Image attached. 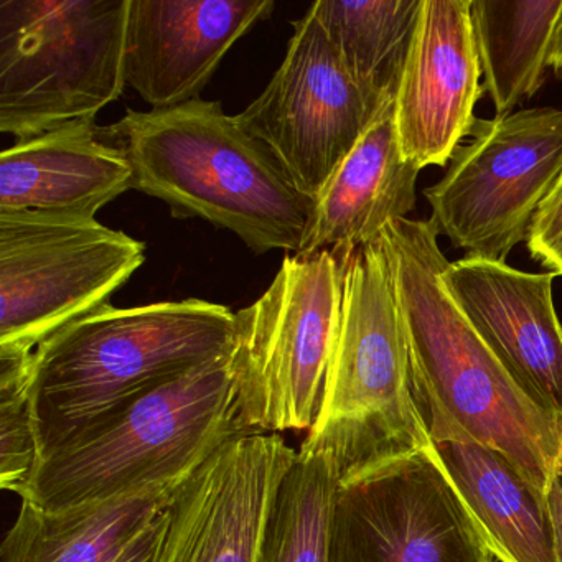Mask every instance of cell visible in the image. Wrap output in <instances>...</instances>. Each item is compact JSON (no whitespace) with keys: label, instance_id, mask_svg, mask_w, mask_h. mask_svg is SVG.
Returning <instances> with one entry per match:
<instances>
[{"label":"cell","instance_id":"5bb4252c","mask_svg":"<svg viewBox=\"0 0 562 562\" xmlns=\"http://www.w3.org/2000/svg\"><path fill=\"white\" fill-rule=\"evenodd\" d=\"M272 0H130L124 75L153 110L200 98L233 45Z\"/></svg>","mask_w":562,"mask_h":562},{"label":"cell","instance_id":"8fae6325","mask_svg":"<svg viewBox=\"0 0 562 562\" xmlns=\"http://www.w3.org/2000/svg\"><path fill=\"white\" fill-rule=\"evenodd\" d=\"M330 562H495L432 446L338 482Z\"/></svg>","mask_w":562,"mask_h":562},{"label":"cell","instance_id":"ac0fdd59","mask_svg":"<svg viewBox=\"0 0 562 562\" xmlns=\"http://www.w3.org/2000/svg\"><path fill=\"white\" fill-rule=\"evenodd\" d=\"M499 562H559L548 496L502 453L472 440L430 442Z\"/></svg>","mask_w":562,"mask_h":562},{"label":"cell","instance_id":"d6986e66","mask_svg":"<svg viewBox=\"0 0 562 562\" xmlns=\"http://www.w3.org/2000/svg\"><path fill=\"white\" fill-rule=\"evenodd\" d=\"M176 486H153L64 512H47L22 502L18 519L2 542V561L117 562L156 518Z\"/></svg>","mask_w":562,"mask_h":562},{"label":"cell","instance_id":"484cf974","mask_svg":"<svg viewBox=\"0 0 562 562\" xmlns=\"http://www.w3.org/2000/svg\"><path fill=\"white\" fill-rule=\"evenodd\" d=\"M549 512H551L552 528H554L555 551L559 562H562V479L559 476L552 483L548 493Z\"/></svg>","mask_w":562,"mask_h":562},{"label":"cell","instance_id":"7c38bea8","mask_svg":"<svg viewBox=\"0 0 562 562\" xmlns=\"http://www.w3.org/2000/svg\"><path fill=\"white\" fill-rule=\"evenodd\" d=\"M297 450L276 432L245 430L170 493L149 562H256L266 522Z\"/></svg>","mask_w":562,"mask_h":562},{"label":"cell","instance_id":"ffe728a7","mask_svg":"<svg viewBox=\"0 0 562 562\" xmlns=\"http://www.w3.org/2000/svg\"><path fill=\"white\" fill-rule=\"evenodd\" d=\"M562 0H470L483 91L496 116L531 100L546 80Z\"/></svg>","mask_w":562,"mask_h":562},{"label":"cell","instance_id":"9c48e42d","mask_svg":"<svg viewBox=\"0 0 562 562\" xmlns=\"http://www.w3.org/2000/svg\"><path fill=\"white\" fill-rule=\"evenodd\" d=\"M470 136L424 195L439 232L467 258L505 262L561 180L562 110L476 120Z\"/></svg>","mask_w":562,"mask_h":562},{"label":"cell","instance_id":"ba28073f","mask_svg":"<svg viewBox=\"0 0 562 562\" xmlns=\"http://www.w3.org/2000/svg\"><path fill=\"white\" fill-rule=\"evenodd\" d=\"M144 261V243L97 218L0 212V351L34 353L110 304Z\"/></svg>","mask_w":562,"mask_h":562},{"label":"cell","instance_id":"5b68a950","mask_svg":"<svg viewBox=\"0 0 562 562\" xmlns=\"http://www.w3.org/2000/svg\"><path fill=\"white\" fill-rule=\"evenodd\" d=\"M429 446L390 265L380 241L370 243L345 268L324 400L301 447L324 453L347 480Z\"/></svg>","mask_w":562,"mask_h":562},{"label":"cell","instance_id":"7402d4cb","mask_svg":"<svg viewBox=\"0 0 562 562\" xmlns=\"http://www.w3.org/2000/svg\"><path fill=\"white\" fill-rule=\"evenodd\" d=\"M338 482L328 457L301 447L276 493L256 562H330Z\"/></svg>","mask_w":562,"mask_h":562},{"label":"cell","instance_id":"3957f363","mask_svg":"<svg viewBox=\"0 0 562 562\" xmlns=\"http://www.w3.org/2000/svg\"><path fill=\"white\" fill-rule=\"evenodd\" d=\"M235 341L236 314L202 299L106 304L61 328L32 358L41 462L137 397L228 353Z\"/></svg>","mask_w":562,"mask_h":562},{"label":"cell","instance_id":"603a6c76","mask_svg":"<svg viewBox=\"0 0 562 562\" xmlns=\"http://www.w3.org/2000/svg\"><path fill=\"white\" fill-rule=\"evenodd\" d=\"M34 353L0 351V486L21 495L41 462L32 409Z\"/></svg>","mask_w":562,"mask_h":562},{"label":"cell","instance_id":"277c9868","mask_svg":"<svg viewBox=\"0 0 562 562\" xmlns=\"http://www.w3.org/2000/svg\"><path fill=\"white\" fill-rule=\"evenodd\" d=\"M245 430L232 350L160 384L45 457L19 496L64 512L176 486Z\"/></svg>","mask_w":562,"mask_h":562},{"label":"cell","instance_id":"cb8c5ba5","mask_svg":"<svg viewBox=\"0 0 562 562\" xmlns=\"http://www.w3.org/2000/svg\"><path fill=\"white\" fill-rule=\"evenodd\" d=\"M526 243L532 259L562 276V177L539 205Z\"/></svg>","mask_w":562,"mask_h":562},{"label":"cell","instance_id":"d4e9b609","mask_svg":"<svg viewBox=\"0 0 562 562\" xmlns=\"http://www.w3.org/2000/svg\"><path fill=\"white\" fill-rule=\"evenodd\" d=\"M160 513V512H159ZM159 513L156 518L137 535V538L131 542L117 562H149L150 552H153L154 542H156L157 525H159Z\"/></svg>","mask_w":562,"mask_h":562},{"label":"cell","instance_id":"e0dca14e","mask_svg":"<svg viewBox=\"0 0 562 562\" xmlns=\"http://www.w3.org/2000/svg\"><path fill=\"white\" fill-rule=\"evenodd\" d=\"M419 172L401 150L390 101L315 200L297 255L330 251L347 265L384 226L413 212Z\"/></svg>","mask_w":562,"mask_h":562},{"label":"cell","instance_id":"52a82bcc","mask_svg":"<svg viewBox=\"0 0 562 562\" xmlns=\"http://www.w3.org/2000/svg\"><path fill=\"white\" fill-rule=\"evenodd\" d=\"M347 265L285 255L265 294L236 314L233 371L246 430H311L340 324Z\"/></svg>","mask_w":562,"mask_h":562},{"label":"cell","instance_id":"44dd1931","mask_svg":"<svg viewBox=\"0 0 562 562\" xmlns=\"http://www.w3.org/2000/svg\"><path fill=\"white\" fill-rule=\"evenodd\" d=\"M423 0H318L312 12L355 83L380 101H396Z\"/></svg>","mask_w":562,"mask_h":562},{"label":"cell","instance_id":"9a60e30c","mask_svg":"<svg viewBox=\"0 0 562 562\" xmlns=\"http://www.w3.org/2000/svg\"><path fill=\"white\" fill-rule=\"evenodd\" d=\"M555 272L531 274L502 261L447 262L443 285L513 380L562 417V324L552 302Z\"/></svg>","mask_w":562,"mask_h":562},{"label":"cell","instance_id":"30bf717a","mask_svg":"<svg viewBox=\"0 0 562 562\" xmlns=\"http://www.w3.org/2000/svg\"><path fill=\"white\" fill-rule=\"evenodd\" d=\"M386 103L355 83L308 9L294 22L281 67L236 120L315 202Z\"/></svg>","mask_w":562,"mask_h":562},{"label":"cell","instance_id":"7a4b0ae2","mask_svg":"<svg viewBox=\"0 0 562 562\" xmlns=\"http://www.w3.org/2000/svg\"><path fill=\"white\" fill-rule=\"evenodd\" d=\"M103 134L130 160L134 190L166 203L176 218L228 229L256 255L301 251L314 202L218 101L127 110Z\"/></svg>","mask_w":562,"mask_h":562},{"label":"cell","instance_id":"4fadbf2b","mask_svg":"<svg viewBox=\"0 0 562 562\" xmlns=\"http://www.w3.org/2000/svg\"><path fill=\"white\" fill-rule=\"evenodd\" d=\"M480 78L470 0H423L394 101L401 150L417 169L447 166L470 136Z\"/></svg>","mask_w":562,"mask_h":562},{"label":"cell","instance_id":"6da1fadb","mask_svg":"<svg viewBox=\"0 0 562 562\" xmlns=\"http://www.w3.org/2000/svg\"><path fill=\"white\" fill-rule=\"evenodd\" d=\"M430 220H394L380 241L409 351L414 403L430 442L472 440L505 456L548 496L562 470V417L536 403L467 321L442 281Z\"/></svg>","mask_w":562,"mask_h":562},{"label":"cell","instance_id":"8992f818","mask_svg":"<svg viewBox=\"0 0 562 562\" xmlns=\"http://www.w3.org/2000/svg\"><path fill=\"white\" fill-rule=\"evenodd\" d=\"M130 0H0V131L94 120L126 87Z\"/></svg>","mask_w":562,"mask_h":562},{"label":"cell","instance_id":"4316f807","mask_svg":"<svg viewBox=\"0 0 562 562\" xmlns=\"http://www.w3.org/2000/svg\"><path fill=\"white\" fill-rule=\"evenodd\" d=\"M549 68L554 71V77L562 80V9L555 21L552 32L551 48H549Z\"/></svg>","mask_w":562,"mask_h":562},{"label":"cell","instance_id":"83f0119b","mask_svg":"<svg viewBox=\"0 0 562 562\" xmlns=\"http://www.w3.org/2000/svg\"><path fill=\"white\" fill-rule=\"evenodd\" d=\"M559 476H561V479H562V470H561V475H559Z\"/></svg>","mask_w":562,"mask_h":562},{"label":"cell","instance_id":"2e32d148","mask_svg":"<svg viewBox=\"0 0 562 562\" xmlns=\"http://www.w3.org/2000/svg\"><path fill=\"white\" fill-rule=\"evenodd\" d=\"M131 189L130 160L94 120L18 140L0 154V212L97 218Z\"/></svg>","mask_w":562,"mask_h":562}]
</instances>
